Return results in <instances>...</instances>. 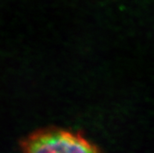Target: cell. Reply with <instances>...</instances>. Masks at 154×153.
Returning <instances> with one entry per match:
<instances>
[{"instance_id": "obj_1", "label": "cell", "mask_w": 154, "mask_h": 153, "mask_svg": "<svg viewBox=\"0 0 154 153\" xmlns=\"http://www.w3.org/2000/svg\"><path fill=\"white\" fill-rule=\"evenodd\" d=\"M21 153H102L79 133L46 129L30 134L22 141Z\"/></svg>"}]
</instances>
